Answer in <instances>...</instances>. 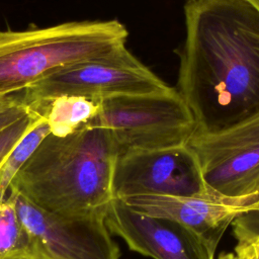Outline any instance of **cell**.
Instances as JSON below:
<instances>
[{
  "label": "cell",
  "instance_id": "6da1fadb",
  "mask_svg": "<svg viewBox=\"0 0 259 259\" xmlns=\"http://www.w3.org/2000/svg\"><path fill=\"white\" fill-rule=\"evenodd\" d=\"M176 90L196 133L228 127L259 111V11L249 0H192Z\"/></svg>",
  "mask_w": 259,
  "mask_h": 259
},
{
  "label": "cell",
  "instance_id": "7a4b0ae2",
  "mask_svg": "<svg viewBox=\"0 0 259 259\" xmlns=\"http://www.w3.org/2000/svg\"><path fill=\"white\" fill-rule=\"evenodd\" d=\"M118 154L106 128L83 126L64 138L49 134L9 188L51 213H106Z\"/></svg>",
  "mask_w": 259,
  "mask_h": 259
},
{
  "label": "cell",
  "instance_id": "3957f363",
  "mask_svg": "<svg viewBox=\"0 0 259 259\" xmlns=\"http://www.w3.org/2000/svg\"><path fill=\"white\" fill-rule=\"evenodd\" d=\"M127 35L116 19L0 31V96L23 92L68 67L125 47Z\"/></svg>",
  "mask_w": 259,
  "mask_h": 259
},
{
  "label": "cell",
  "instance_id": "277c9868",
  "mask_svg": "<svg viewBox=\"0 0 259 259\" xmlns=\"http://www.w3.org/2000/svg\"><path fill=\"white\" fill-rule=\"evenodd\" d=\"M99 104L97 115L84 126L109 130L119 154L184 146L196 133L189 107L173 87L109 97Z\"/></svg>",
  "mask_w": 259,
  "mask_h": 259
},
{
  "label": "cell",
  "instance_id": "5b68a950",
  "mask_svg": "<svg viewBox=\"0 0 259 259\" xmlns=\"http://www.w3.org/2000/svg\"><path fill=\"white\" fill-rule=\"evenodd\" d=\"M151 69L122 47L68 67L23 91L26 105L48 103L60 96H83L95 101L170 89Z\"/></svg>",
  "mask_w": 259,
  "mask_h": 259
},
{
  "label": "cell",
  "instance_id": "8992f818",
  "mask_svg": "<svg viewBox=\"0 0 259 259\" xmlns=\"http://www.w3.org/2000/svg\"><path fill=\"white\" fill-rule=\"evenodd\" d=\"M187 146L209 190L227 196L259 192V111L223 130L195 133Z\"/></svg>",
  "mask_w": 259,
  "mask_h": 259
},
{
  "label": "cell",
  "instance_id": "52a82bcc",
  "mask_svg": "<svg viewBox=\"0 0 259 259\" xmlns=\"http://www.w3.org/2000/svg\"><path fill=\"white\" fill-rule=\"evenodd\" d=\"M28 231L34 259H119L105 223L106 213L60 215L48 212L9 188Z\"/></svg>",
  "mask_w": 259,
  "mask_h": 259
},
{
  "label": "cell",
  "instance_id": "ba28073f",
  "mask_svg": "<svg viewBox=\"0 0 259 259\" xmlns=\"http://www.w3.org/2000/svg\"><path fill=\"white\" fill-rule=\"evenodd\" d=\"M208 190L197 159L187 145L121 153L115 163L113 199L187 196Z\"/></svg>",
  "mask_w": 259,
  "mask_h": 259
},
{
  "label": "cell",
  "instance_id": "9c48e42d",
  "mask_svg": "<svg viewBox=\"0 0 259 259\" xmlns=\"http://www.w3.org/2000/svg\"><path fill=\"white\" fill-rule=\"evenodd\" d=\"M121 200L136 211L177 223L213 259L228 227L241 214L259 208V192L227 196L208 190L187 196H136Z\"/></svg>",
  "mask_w": 259,
  "mask_h": 259
},
{
  "label": "cell",
  "instance_id": "30bf717a",
  "mask_svg": "<svg viewBox=\"0 0 259 259\" xmlns=\"http://www.w3.org/2000/svg\"><path fill=\"white\" fill-rule=\"evenodd\" d=\"M110 234L127 247L153 259H213L177 223L134 210L121 199H113L105 214Z\"/></svg>",
  "mask_w": 259,
  "mask_h": 259
},
{
  "label": "cell",
  "instance_id": "8fae6325",
  "mask_svg": "<svg viewBox=\"0 0 259 259\" xmlns=\"http://www.w3.org/2000/svg\"><path fill=\"white\" fill-rule=\"evenodd\" d=\"M29 106L45 115L50 134L60 138L83 127L97 115L100 108L99 101L83 96H60L48 103Z\"/></svg>",
  "mask_w": 259,
  "mask_h": 259
},
{
  "label": "cell",
  "instance_id": "7c38bea8",
  "mask_svg": "<svg viewBox=\"0 0 259 259\" xmlns=\"http://www.w3.org/2000/svg\"><path fill=\"white\" fill-rule=\"evenodd\" d=\"M0 259H34L30 235L11 191L0 199Z\"/></svg>",
  "mask_w": 259,
  "mask_h": 259
},
{
  "label": "cell",
  "instance_id": "4fadbf2b",
  "mask_svg": "<svg viewBox=\"0 0 259 259\" xmlns=\"http://www.w3.org/2000/svg\"><path fill=\"white\" fill-rule=\"evenodd\" d=\"M49 134V125L42 114L5 158L0 166V199L7 195L16 174Z\"/></svg>",
  "mask_w": 259,
  "mask_h": 259
},
{
  "label": "cell",
  "instance_id": "5bb4252c",
  "mask_svg": "<svg viewBox=\"0 0 259 259\" xmlns=\"http://www.w3.org/2000/svg\"><path fill=\"white\" fill-rule=\"evenodd\" d=\"M41 115V112L30 109L26 115L0 132V166L14 146L33 126Z\"/></svg>",
  "mask_w": 259,
  "mask_h": 259
},
{
  "label": "cell",
  "instance_id": "9a60e30c",
  "mask_svg": "<svg viewBox=\"0 0 259 259\" xmlns=\"http://www.w3.org/2000/svg\"><path fill=\"white\" fill-rule=\"evenodd\" d=\"M232 225L237 244L259 243V208L241 214Z\"/></svg>",
  "mask_w": 259,
  "mask_h": 259
},
{
  "label": "cell",
  "instance_id": "2e32d148",
  "mask_svg": "<svg viewBox=\"0 0 259 259\" xmlns=\"http://www.w3.org/2000/svg\"><path fill=\"white\" fill-rule=\"evenodd\" d=\"M29 107L23 102H19L18 104L0 112V132L10 126L21 117L26 115L29 112Z\"/></svg>",
  "mask_w": 259,
  "mask_h": 259
},
{
  "label": "cell",
  "instance_id": "e0dca14e",
  "mask_svg": "<svg viewBox=\"0 0 259 259\" xmlns=\"http://www.w3.org/2000/svg\"><path fill=\"white\" fill-rule=\"evenodd\" d=\"M22 101V94H11L0 96V112L4 111Z\"/></svg>",
  "mask_w": 259,
  "mask_h": 259
},
{
  "label": "cell",
  "instance_id": "ac0fdd59",
  "mask_svg": "<svg viewBox=\"0 0 259 259\" xmlns=\"http://www.w3.org/2000/svg\"><path fill=\"white\" fill-rule=\"evenodd\" d=\"M237 245H240L243 248L247 259H259V243Z\"/></svg>",
  "mask_w": 259,
  "mask_h": 259
},
{
  "label": "cell",
  "instance_id": "d6986e66",
  "mask_svg": "<svg viewBox=\"0 0 259 259\" xmlns=\"http://www.w3.org/2000/svg\"><path fill=\"white\" fill-rule=\"evenodd\" d=\"M220 259H247L243 248L240 245H237L234 249V252H229L224 255H221Z\"/></svg>",
  "mask_w": 259,
  "mask_h": 259
},
{
  "label": "cell",
  "instance_id": "ffe728a7",
  "mask_svg": "<svg viewBox=\"0 0 259 259\" xmlns=\"http://www.w3.org/2000/svg\"><path fill=\"white\" fill-rule=\"evenodd\" d=\"M249 2L259 11V0H249Z\"/></svg>",
  "mask_w": 259,
  "mask_h": 259
},
{
  "label": "cell",
  "instance_id": "44dd1931",
  "mask_svg": "<svg viewBox=\"0 0 259 259\" xmlns=\"http://www.w3.org/2000/svg\"><path fill=\"white\" fill-rule=\"evenodd\" d=\"M187 1H192V0H186V2H187Z\"/></svg>",
  "mask_w": 259,
  "mask_h": 259
}]
</instances>
